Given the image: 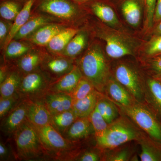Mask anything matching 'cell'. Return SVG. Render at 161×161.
I'll return each instance as SVG.
<instances>
[{
    "mask_svg": "<svg viewBox=\"0 0 161 161\" xmlns=\"http://www.w3.org/2000/svg\"><path fill=\"white\" fill-rule=\"evenodd\" d=\"M86 25L93 37L103 43L108 57L112 60L127 57L136 58L145 39L141 35L112 28L89 14Z\"/></svg>",
    "mask_w": 161,
    "mask_h": 161,
    "instance_id": "cell-1",
    "label": "cell"
},
{
    "mask_svg": "<svg viewBox=\"0 0 161 161\" xmlns=\"http://www.w3.org/2000/svg\"><path fill=\"white\" fill-rule=\"evenodd\" d=\"M76 60L82 76L93 84L95 90L102 92L112 76V60L107 55L102 42L93 38L85 51Z\"/></svg>",
    "mask_w": 161,
    "mask_h": 161,
    "instance_id": "cell-2",
    "label": "cell"
},
{
    "mask_svg": "<svg viewBox=\"0 0 161 161\" xmlns=\"http://www.w3.org/2000/svg\"><path fill=\"white\" fill-rule=\"evenodd\" d=\"M31 12L45 14L65 26L79 28L84 26L89 15L72 0H36Z\"/></svg>",
    "mask_w": 161,
    "mask_h": 161,
    "instance_id": "cell-3",
    "label": "cell"
},
{
    "mask_svg": "<svg viewBox=\"0 0 161 161\" xmlns=\"http://www.w3.org/2000/svg\"><path fill=\"white\" fill-rule=\"evenodd\" d=\"M112 73L115 80L128 90L134 99L142 100L146 76L136 58L127 57L112 60Z\"/></svg>",
    "mask_w": 161,
    "mask_h": 161,
    "instance_id": "cell-4",
    "label": "cell"
},
{
    "mask_svg": "<svg viewBox=\"0 0 161 161\" xmlns=\"http://www.w3.org/2000/svg\"><path fill=\"white\" fill-rule=\"evenodd\" d=\"M124 26L143 37L146 20V0H108ZM144 38V37H143Z\"/></svg>",
    "mask_w": 161,
    "mask_h": 161,
    "instance_id": "cell-5",
    "label": "cell"
},
{
    "mask_svg": "<svg viewBox=\"0 0 161 161\" xmlns=\"http://www.w3.org/2000/svg\"><path fill=\"white\" fill-rule=\"evenodd\" d=\"M140 134L128 121L119 119L109 124L103 135L96 138L102 149H114L132 140L139 139Z\"/></svg>",
    "mask_w": 161,
    "mask_h": 161,
    "instance_id": "cell-6",
    "label": "cell"
},
{
    "mask_svg": "<svg viewBox=\"0 0 161 161\" xmlns=\"http://www.w3.org/2000/svg\"><path fill=\"white\" fill-rule=\"evenodd\" d=\"M14 136L18 154L22 158H35L42 153V144L36 129L27 119Z\"/></svg>",
    "mask_w": 161,
    "mask_h": 161,
    "instance_id": "cell-7",
    "label": "cell"
},
{
    "mask_svg": "<svg viewBox=\"0 0 161 161\" xmlns=\"http://www.w3.org/2000/svg\"><path fill=\"white\" fill-rule=\"evenodd\" d=\"M82 6L88 14L94 16L108 26L133 33L122 23L114 7L108 0H92Z\"/></svg>",
    "mask_w": 161,
    "mask_h": 161,
    "instance_id": "cell-8",
    "label": "cell"
},
{
    "mask_svg": "<svg viewBox=\"0 0 161 161\" xmlns=\"http://www.w3.org/2000/svg\"><path fill=\"white\" fill-rule=\"evenodd\" d=\"M120 108L129 117L151 137L156 140L161 141L160 126L152 113L147 109L135 103L129 107Z\"/></svg>",
    "mask_w": 161,
    "mask_h": 161,
    "instance_id": "cell-9",
    "label": "cell"
},
{
    "mask_svg": "<svg viewBox=\"0 0 161 161\" xmlns=\"http://www.w3.org/2000/svg\"><path fill=\"white\" fill-rule=\"evenodd\" d=\"M76 64L75 59L47 51L40 69L49 76L53 82L70 71Z\"/></svg>",
    "mask_w": 161,
    "mask_h": 161,
    "instance_id": "cell-10",
    "label": "cell"
},
{
    "mask_svg": "<svg viewBox=\"0 0 161 161\" xmlns=\"http://www.w3.org/2000/svg\"><path fill=\"white\" fill-rule=\"evenodd\" d=\"M52 82L49 76L39 69L23 76L18 91L26 96L39 95L49 89Z\"/></svg>",
    "mask_w": 161,
    "mask_h": 161,
    "instance_id": "cell-11",
    "label": "cell"
},
{
    "mask_svg": "<svg viewBox=\"0 0 161 161\" xmlns=\"http://www.w3.org/2000/svg\"><path fill=\"white\" fill-rule=\"evenodd\" d=\"M93 38L85 24L72 38L60 54L76 60L85 51Z\"/></svg>",
    "mask_w": 161,
    "mask_h": 161,
    "instance_id": "cell-12",
    "label": "cell"
},
{
    "mask_svg": "<svg viewBox=\"0 0 161 161\" xmlns=\"http://www.w3.org/2000/svg\"><path fill=\"white\" fill-rule=\"evenodd\" d=\"M47 52L45 47L36 46L12 64L24 76L40 69Z\"/></svg>",
    "mask_w": 161,
    "mask_h": 161,
    "instance_id": "cell-13",
    "label": "cell"
},
{
    "mask_svg": "<svg viewBox=\"0 0 161 161\" xmlns=\"http://www.w3.org/2000/svg\"><path fill=\"white\" fill-rule=\"evenodd\" d=\"M42 145L47 149L54 150H66L69 144L59 131L51 124L40 127H35Z\"/></svg>",
    "mask_w": 161,
    "mask_h": 161,
    "instance_id": "cell-14",
    "label": "cell"
},
{
    "mask_svg": "<svg viewBox=\"0 0 161 161\" xmlns=\"http://www.w3.org/2000/svg\"><path fill=\"white\" fill-rule=\"evenodd\" d=\"M28 101L18 104L6 115L2 125V131L6 135L14 134L18 129L27 120Z\"/></svg>",
    "mask_w": 161,
    "mask_h": 161,
    "instance_id": "cell-15",
    "label": "cell"
},
{
    "mask_svg": "<svg viewBox=\"0 0 161 161\" xmlns=\"http://www.w3.org/2000/svg\"><path fill=\"white\" fill-rule=\"evenodd\" d=\"M56 23H61L57 19L45 14L31 12L29 19L19 30L13 39L22 40L25 39L44 25Z\"/></svg>",
    "mask_w": 161,
    "mask_h": 161,
    "instance_id": "cell-16",
    "label": "cell"
},
{
    "mask_svg": "<svg viewBox=\"0 0 161 161\" xmlns=\"http://www.w3.org/2000/svg\"><path fill=\"white\" fill-rule=\"evenodd\" d=\"M67 26L61 23H51L40 27L37 30L24 39L34 45L45 47L57 34Z\"/></svg>",
    "mask_w": 161,
    "mask_h": 161,
    "instance_id": "cell-17",
    "label": "cell"
},
{
    "mask_svg": "<svg viewBox=\"0 0 161 161\" xmlns=\"http://www.w3.org/2000/svg\"><path fill=\"white\" fill-rule=\"evenodd\" d=\"M82 76L80 69L76 64L70 71L52 82L49 90L53 92H62L70 95Z\"/></svg>",
    "mask_w": 161,
    "mask_h": 161,
    "instance_id": "cell-18",
    "label": "cell"
},
{
    "mask_svg": "<svg viewBox=\"0 0 161 161\" xmlns=\"http://www.w3.org/2000/svg\"><path fill=\"white\" fill-rule=\"evenodd\" d=\"M73 99L69 94L53 92L47 94L44 104L52 115L72 109Z\"/></svg>",
    "mask_w": 161,
    "mask_h": 161,
    "instance_id": "cell-19",
    "label": "cell"
},
{
    "mask_svg": "<svg viewBox=\"0 0 161 161\" xmlns=\"http://www.w3.org/2000/svg\"><path fill=\"white\" fill-rule=\"evenodd\" d=\"M36 46L24 39H13L1 53L2 60L13 63Z\"/></svg>",
    "mask_w": 161,
    "mask_h": 161,
    "instance_id": "cell-20",
    "label": "cell"
},
{
    "mask_svg": "<svg viewBox=\"0 0 161 161\" xmlns=\"http://www.w3.org/2000/svg\"><path fill=\"white\" fill-rule=\"evenodd\" d=\"M52 115L44 103L28 102L27 119L34 126L40 127L51 124Z\"/></svg>",
    "mask_w": 161,
    "mask_h": 161,
    "instance_id": "cell-21",
    "label": "cell"
},
{
    "mask_svg": "<svg viewBox=\"0 0 161 161\" xmlns=\"http://www.w3.org/2000/svg\"><path fill=\"white\" fill-rule=\"evenodd\" d=\"M106 88L110 97L119 106L129 107L134 103V98L131 94L115 80L112 75L107 82Z\"/></svg>",
    "mask_w": 161,
    "mask_h": 161,
    "instance_id": "cell-22",
    "label": "cell"
},
{
    "mask_svg": "<svg viewBox=\"0 0 161 161\" xmlns=\"http://www.w3.org/2000/svg\"><path fill=\"white\" fill-rule=\"evenodd\" d=\"M81 28L69 26L64 28L57 34L45 47L47 51L51 53L60 54Z\"/></svg>",
    "mask_w": 161,
    "mask_h": 161,
    "instance_id": "cell-23",
    "label": "cell"
},
{
    "mask_svg": "<svg viewBox=\"0 0 161 161\" xmlns=\"http://www.w3.org/2000/svg\"><path fill=\"white\" fill-rule=\"evenodd\" d=\"M24 75L13 64L5 80L0 84L1 98L12 96L19 90Z\"/></svg>",
    "mask_w": 161,
    "mask_h": 161,
    "instance_id": "cell-24",
    "label": "cell"
},
{
    "mask_svg": "<svg viewBox=\"0 0 161 161\" xmlns=\"http://www.w3.org/2000/svg\"><path fill=\"white\" fill-rule=\"evenodd\" d=\"M95 91L85 98L73 100L72 109L78 118H88L95 110L98 101V94Z\"/></svg>",
    "mask_w": 161,
    "mask_h": 161,
    "instance_id": "cell-25",
    "label": "cell"
},
{
    "mask_svg": "<svg viewBox=\"0 0 161 161\" xmlns=\"http://www.w3.org/2000/svg\"><path fill=\"white\" fill-rule=\"evenodd\" d=\"M35 1L36 0H28L25 3L23 9L13 22L11 30L5 43L4 49L8 45L9 42L14 39L19 30L24 26V24L29 19L31 15L32 9Z\"/></svg>",
    "mask_w": 161,
    "mask_h": 161,
    "instance_id": "cell-26",
    "label": "cell"
},
{
    "mask_svg": "<svg viewBox=\"0 0 161 161\" xmlns=\"http://www.w3.org/2000/svg\"><path fill=\"white\" fill-rule=\"evenodd\" d=\"M93 129L89 118H78L67 130V136L70 140L80 139L88 136Z\"/></svg>",
    "mask_w": 161,
    "mask_h": 161,
    "instance_id": "cell-27",
    "label": "cell"
},
{
    "mask_svg": "<svg viewBox=\"0 0 161 161\" xmlns=\"http://www.w3.org/2000/svg\"><path fill=\"white\" fill-rule=\"evenodd\" d=\"M161 55V35L145 40L139 50L136 58L142 60Z\"/></svg>",
    "mask_w": 161,
    "mask_h": 161,
    "instance_id": "cell-28",
    "label": "cell"
},
{
    "mask_svg": "<svg viewBox=\"0 0 161 161\" xmlns=\"http://www.w3.org/2000/svg\"><path fill=\"white\" fill-rule=\"evenodd\" d=\"M26 2L20 0H1V19L14 22Z\"/></svg>",
    "mask_w": 161,
    "mask_h": 161,
    "instance_id": "cell-29",
    "label": "cell"
},
{
    "mask_svg": "<svg viewBox=\"0 0 161 161\" xmlns=\"http://www.w3.org/2000/svg\"><path fill=\"white\" fill-rule=\"evenodd\" d=\"M73 109L52 115L51 125L61 133L65 132L78 119Z\"/></svg>",
    "mask_w": 161,
    "mask_h": 161,
    "instance_id": "cell-30",
    "label": "cell"
},
{
    "mask_svg": "<svg viewBox=\"0 0 161 161\" xmlns=\"http://www.w3.org/2000/svg\"><path fill=\"white\" fill-rule=\"evenodd\" d=\"M96 108L108 124L112 123L117 117L118 110L112 102L105 99L98 100Z\"/></svg>",
    "mask_w": 161,
    "mask_h": 161,
    "instance_id": "cell-31",
    "label": "cell"
},
{
    "mask_svg": "<svg viewBox=\"0 0 161 161\" xmlns=\"http://www.w3.org/2000/svg\"><path fill=\"white\" fill-rule=\"evenodd\" d=\"M138 60L146 75H161V55Z\"/></svg>",
    "mask_w": 161,
    "mask_h": 161,
    "instance_id": "cell-32",
    "label": "cell"
},
{
    "mask_svg": "<svg viewBox=\"0 0 161 161\" xmlns=\"http://www.w3.org/2000/svg\"><path fill=\"white\" fill-rule=\"evenodd\" d=\"M95 90L93 84L85 77L82 76L78 81L71 96L73 100H79L85 98Z\"/></svg>",
    "mask_w": 161,
    "mask_h": 161,
    "instance_id": "cell-33",
    "label": "cell"
},
{
    "mask_svg": "<svg viewBox=\"0 0 161 161\" xmlns=\"http://www.w3.org/2000/svg\"><path fill=\"white\" fill-rule=\"evenodd\" d=\"M89 118L95 132L96 138L103 135L108 126L109 124L105 120L97 108H95Z\"/></svg>",
    "mask_w": 161,
    "mask_h": 161,
    "instance_id": "cell-34",
    "label": "cell"
},
{
    "mask_svg": "<svg viewBox=\"0 0 161 161\" xmlns=\"http://www.w3.org/2000/svg\"><path fill=\"white\" fill-rule=\"evenodd\" d=\"M156 1V0H146V20L143 33L144 38L146 37L153 27Z\"/></svg>",
    "mask_w": 161,
    "mask_h": 161,
    "instance_id": "cell-35",
    "label": "cell"
},
{
    "mask_svg": "<svg viewBox=\"0 0 161 161\" xmlns=\"http://www.w3.org/2000/svg\"><path fill=\"white\" fill-rule=\"evenodd\" d=\"M146 83L153 101L161 110V82L156 78L146 77Z\"/></svg>",
    "mask_w": 161,
    "mask_h": 161,
    "instance_id": "cell-36",
    "label": "cell"
},
{
    "mask_svg": "<svg viewBox=\"0 0 161 161\" xmlns=\"http://www.w3.org/2000/svg\"><path fill=\"white\" fill-rule=\"evenodd\" d=\"M20 95L15 93L12 96L0 99V117H5L17 105Z\"/></svg>",
    "mask_w": 161,
    "mask_h": 161,
    "instance_id": "cell-37",
    "label": "cell"
},
{
    "mask_svg": "<svg viewBox=\"0 0 161 161\" xmlns=\"http://www.w3.org/2000/svg\"><path fill=\"white\" fill-rule=\"evenodd\" d=\"M13 22L0 19V49L1 53L5 47V43L10 32Z\"/></svg>",
    "mask_w": 161,
    "mask_h": 161,
    "instance_id": "cell-38",
    "label": "cell"
},
{
    "mask_svg": "<svg viewBox=\"0 0 161 161\" xmlns=\"http://www.w3.org/2000/svg\"><path fill=\"white\" fill-rule=\"evenodd\" d=\"M141 152L140 154V159L142 161H157L160 160L159 156L153 148L149 145L142 143L141 145Z\"/></svg>",
    "mask_w": 161,
    "mask_h": 161,
    "instance_id": "cell-39",
    "label": "cell"
},
{
    "mask_svg": "<svg viewBox=\"0 0 161 161\" xmlns=\"http://www.w3.org/2000/svg\"><path fill=\"white\" fill-rule=\"evenodd\" d=\"M129 158V153L126 150H121L110 155L107 160L111 161H128Z\"/></svg>",
    "mask_w": 161,
    "mask_h": 161,
    "instance_id": "cell-40",
    "label": "cell"
},
{
    "mask_svg": "<svg viewBox=\"0 0 161 161\" xmlns=\"http://www.w3.org/2000/svg\"><path fill=\"white\" fill-rule=\"evenodd\" d=\"M161 20V0H156L154 17H153V26H155Z\"/></svg>",
    "mask_w": 161,
    "mask_h": 161,
    "instance_id": "cell-41",
    "label": "cell"
},
{
    "mask_svg": "<svg viewBox=\"0 0 161 161\" xmlns=\"http://www.w3.org/2000/svg\"><path fill=\"white\" fill-rule=\"evenodd\" d=\"M81 161H98L99 160V157L97 153L93 152H87L84 153L79 158Z\"/></svg>",
    "mask_w": 161,
    "mask_h": 161,
    "instance_id": "cell-42",
    "label": "cell"
},
{
    "mask_svg": "<svg viewBox=\"0 0 161 161\" xmlns=\"http://www.w3.org/2000/svg\"><path fill=\"white\" fill-rule=\"evenodd\" d=\"M161 35V20L155 26L153 27L150 32L146 36L145 40L155 36Z\"/></svg>",
    "mask_w": 161,
    "mask_h": 161,
    "instance_id": "cell-43",
    "label": "cell"
},
{
    "mask_svg": "<svg viewBox=\"0 0 161 161\" xmlns=\"http://www.w3.org/2000/svg\"><path fill=\"white\" fill-rule=\"evenodd\" d=\"M8 154V149L2 142L0 144V157L1 159L6 158Z\"/></svg>",
    "mask_w": 161,
    "mask_h": 161,
    "instance_id": "cell-44",
    "label": "cell"
},
{
    "mask_svg": "<svg viewBox=\"0 0 161 161\" xmlns=\"http://www.w3.org/2000/svg\"><path fill=\"white\" fill-rule=\"evenodd\" d=\"M72 1H74V2L77 3V4H79L80 6H82V5L89 3L92 0H72Z\"/></svg>",
    "mask_w": 161,
    "mask_h": 161,
    "instance_id": "cell-45",
    "label": "cell"
},
{
    "mask_svg": "<svg viewBox=\"0 0 161 161\" xmlns=\"http://www.w3.org/2000/svg\"><path fill=\"white\" fill-rule=\"evenodd\" d=\"M20 1H24V2H26V1H28V0H20Z\"/></svg>",
    "mask_w": 161,
    "mask_h": 161,
    "instance_id": "cell-46",
    "label": "cell"
}]
</instances>
